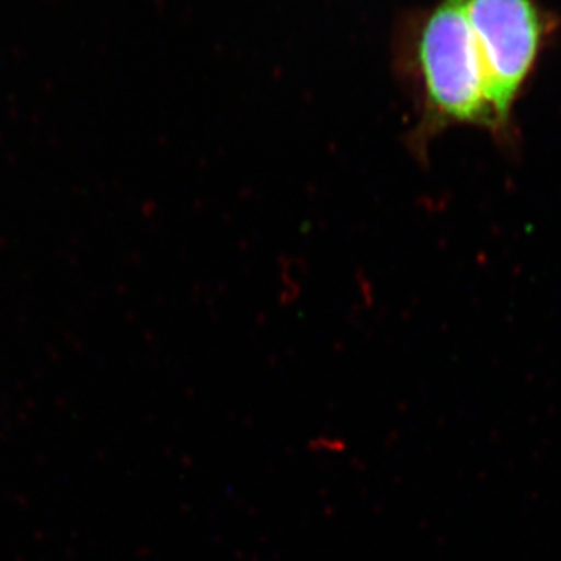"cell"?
Instances as JSON below:
<instances>
[{"mask_svg":"<svg viewBox=\"0 0 561 561\" xmlns=\"http://www.w3.org/2000/svg\"><path fill=\"white\" fill-rule=\"evenodd\" d=\"M467 14L485 73L486 98L504 121L534 65L541 25L531 0H467Z\"/></svg>","mask_w":561,"mask_h":561,"instance_id":"2","label":"cell"},{"mask_svg":"<svg viewBox=\"0 0 561 561\" xmlns=\"http://www.w3.org/2000/svg\"><path fill=\"white\" fill-rule=\"evenodd\" d=\"M419 62L427 103L438 117L461 124H496L467 0H443L431 14L421 32Z\"/></svg>","mask_w":561,"mask_h":561,"instance_id":"1","label":"cell"}]
</instances>
